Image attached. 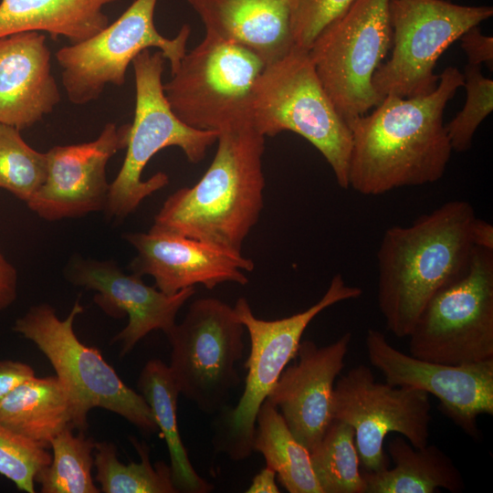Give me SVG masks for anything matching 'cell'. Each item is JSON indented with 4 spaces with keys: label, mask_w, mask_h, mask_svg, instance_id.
Returning a JSON list of instances; mask_svg holds the SVG:
<instances>
[{
    "label": "cell",
    "mask_w": 493,
    "mask_h": 493,
    "mask_svg": "<svg viewBox=\"0 0 493 493\" xmlns=\"http://www.w3.org/2000/svg\"><path fill=\"white\" fill-rule=\"evenodd\" d=\"M17 272L0 251V312L13 304L17 296Z\"/></svg>",
    "instance_id": "cell-36"
},
{
    "label": "cell",
    "mask_w": 493,
    "mask_h": 493,
    "mask_svg": "<svg viewBox=\"0 0 493 493\" xmlns=\"http://www.w3.org/2000/svg\"><path fill=\"white\" fill-rule=\"evenodd\" d=\"M164 61L161 51L152 53L145 49L131 62L135 81L134 118L130 124L122 166L110 184L103 210L108 219L123 220L142 200L168 184L169 177L163 172L148 180L142 179L146 164L161 150L178 147L190 163H198L217 141L218 131L194 129L174 114L163 90Z\"/></svg>",
    "instance_id": "cell-4"
},
{
    "label": "cell",
    "mask_w": 493,
    "mask_h": 493,
    "mask_svg": "<svg viewBox=\"0 0 493 493\" xmlns=\"http://www.w3.org/2000/svg\"><path fill=\"white\" fill-rule=\"evenodd\" d=\"M253 452L264 456L288 492L322 493L309 451L294 437L278 409L267 399L257 414Z\"/></svg>",
    "instance_id": "cell-26"
},
{
    "label": "cell",
    "mask_w": 493,
    "mask_h": 493,
    "mask_svg": "<svg viewBox=\"0 0 493 493\" xmlns=\"http://www.w3.org/2000/svg\"><path fill=\"white\" fill-rule=\"evenodd\" d=\"M251 122L265 137L292 131L306 139L348 189L351 131L320 81L309 51L294 47L267 65L252 96Z\"/></svg>",
    "instance_id": "cell-7"
},
{
    "label": "cell",
    "mask_w": 493,
    "mask_h": 493,
    "mask_svg": "<svg viewBox=\"0 0 493 493\" xmlns=\"http://www.w3.org/2000/svg\"><path fill=\"white\" fill-rule=\"evenodd\" d=\"M365 346L371 364L387 383L435 396L447 417L472 437L479 436L477 417L493 414V359L464 365L421 360L395 349L373 329L366 333Z\"/></svg>",
    "instance_id": "cell-15"
},
{
    "label": "cell",
    "mask_w": 493,
    "mask_h": 493,
    "mask_svg": "<svg viewBox=\"0 0 493 493\" xmlns=\"http://www.w3.org/2000/svg\"><path fill=\"white\" fill-rule=\"evenodd\" d=\"M461 47L467 58V64L480 66L486 64L493 68V38L481 33L478 26L471 27L460 37Z\"/></svg>",
    "instance_id": "cell-34"
},
{
    "label": "cell",
    "mask_w": 493,
    "mask_h": 493,
    "mask_svg": "<svg viewBox=\"0 0 493 493\" xmlns=\"http://www.w3.org/2000/svg\"><path fill=\"white\" fill-rule=\"evenodd\" d=\"M123 238L136 250L129 265L131 273L149 275L167 295L195 285L212 289L225 282L246 285L243 271L255 264L242 254H233L205 242L151 227L148 232L126 233Z\"/></svg>",
    "instance_id": "cell-18"
},
{
    "label": "cell",
    "mask_w": 493,
    "mask_h": 493,
    "mask_svg": "<svg viewBox=\"0 0 493 493\" xmlns=\"http://www.w3.org/2000/svg\"><path fill=\"white\" fill-rule=\"evenodd\" d=\"M471 238L475 247L493 250V226L476 217L471 226Z\"/></svg>",
    "instance_id": "cell-37"
},
{
    "label": "cell",
    "mask_w": 493,
    "mask_h": 493,
    "mask_svg": "<svg viewBox=\"0 0 493 493\" xmlns=\"http://www.w3.org/2000/svg\"><path fill=\"white\" fill-rule=\"evenodd\" d=\"M60 100L51 54L41 32L0 38V123L22 130L51 113Z\"/></svg>",
    "instance_id": "cell-20"
},
{
    "label": "cell",
    "mask_w": 493,
    "mask_h": 493,
    "mask_svg": "<svg viewBox=\"0 0 493 493\" xmlns=\"http://www.w3.org/2000/svg\"><path fill=\"white\" fill-rule=\"evenodd\" d=\"M354 0H290L295 46L309 50L310 45L331 21Z\"/></svg>",
    "instance_id": "cell-33"
},
{
    "label": "cell",
    "mask_w": 493,
    "mask_h": 493,
    "mask_svg": "<svg viewBox=\"0 0 493 493\" xmlns=\"http://www.w3.org/2000/svg\"><path fill=\"white\" fill-rule=\"evenodd\" d=\"M463 84V74L447 67L432 92L412 98L385 96L372 112L349 121V188L380 195L440 180L453 152L443 114Z\"/></svg>",
    "instance_id": "cell-1"
},
{
    "label": "cell",
    "mask_w": 493,
    "mask_h": 493,
    "mask_svg": "<svg viewBox=\"0 0 493 493\" xmlns=\"http://www.w3.org/2000/svg\"><path fill=\"white\" fill-rule=\"evenodd\" d=\"M466 101L462 110L445 125L453 152L467 151L476 131L493 110V80L480 66L467 64L464 69Z\"/></svg>",
    "instance_id": "cell-31"
},
{
    "label": "cell",
    "mask_w": 493,
    "mask_h": 493,
    "mask_svg": "<svg viewBox=\"0 0 493 493\" xmlns=\"http://www.w3.org/2000/svg\"><path fill=\"white\" fill-rule=\"evenodd\" d=\"M493 16L488 5H462L446 0H390L392 54L372 77L383 99L412 98L436 88L435 68L446 49L471 27Z\"/></svg>",
    "instance_id": "cell-10"
},
{
    "label": "cell",
    "mask_w": 493,
    "mask_h": 493,
    "mask_svg": "<svg viewBox=\"0 0 493 493\" xmlns=\"http://www.w3.org/2000/svg\"><path fill=\"white\" fill-rule=\"evenodd\" d=\"M34 376H36L35 370L27 363L13 360H0V400Z\"/></svg>",
    "instance_id": "cell-35"
},
{
    "label": "cell",
    "mask_w": 493,
    "mask_h": 493,
    "mask_svg": "<svg viewBox=\"0 0 493 493\" xmlns=\"http://www.w3.org/2000/svg\"><path fill=\"white\" fill-rule=\"evenodd\" d=\"M158 0H134L110 25L76 44L58 50L62 83L70 102L87 104L97 100L107 85L122 86L132 60L143 50L159 48L170 63L171 74L180 65L191 35L189 25L168 38L154 25Z\"/></svg>",
    "instance_id": "cell-13"
},
{
    "label": "cell",
    "mask_w": 493,
    "mask_h": 493,
    "mask_svg": "<svg viewBox=\"0 0 493 493\" xmlns=\"http://www.w3.org/2000/svg\"><path fill=\"white\" fill-rule=\"evenodd\" d=\"M244 332L234 307L207 297L193 301L166 335L168 366L180 394L200 411L216 414L227 406L240 382L236 363L243 357Z\"/></svg>",
    "instance_id": "cell-11"
},
{
    "label": "cell",
    "mask_w": 493,
    "mask_h": 493,
    "mask_svg": "<svg viewBox=\"0 0 493 493\" xmlns=\"http://www.w3.org/2000/svg\"><path fill=\"white\" fill-rule=\"evenodd\" d=\"M205 36L240 45L267 66L295 47L290 0H187Z\"/></svg>",
    "instance_id": "cell-21"
},
{
    "label": "cell",
    "mask_w": 493,
    "mask_h": 493,
    "mask_svg": "<svg viewBox=\"0 0 493 493\" xmlns=\"http://www.w3.org/2000/svg\"><path fill=\"white\" fill-rule=\"evenodd\" d=\"M129 129L130 124L110 122L94 141L51 148L46 181L26 204L28 208L47 221L103 211L110 184L107 163L126 148Z\"/></svg>",
    "instance_id": "cell-16"
},
{
    "label": "cell",
    "mask_w": 493,
    "mask_h": 493,
    "mask_svg": "<svg viewBox=\"0 0 493 493\" xmlns=\"http://www.w3.org/2000/svg\"><path fill=\"white\" fill-rule=\"evenodd\" d=\"M67 428L50 442L53 455L48 466L36 476L42 493H100L92 477L96 442Z\"/></svg>",
    "instance_id": "cell-28"
},
{
    "label": "cell",
    "mask_w": 493,
    "mask_h": 493,
    "mask_svg": "<svg viewBox=\"0 0 493 493\" xmlns=\"http://www.w3.org/2000/svg\"><path fill=\"white\" fill-rule=\"evenodd\" d=\"M431 408L426 393L377 383L363 364L334 385L332 417L353 428L360 462L370 472L389 467L383 449L389 433L401 434L416 448L428 444Z\"/></svg>",
    "instance_id": "cell-14"
},
{
    "label": "cell",
    "mask_w": 493,
    "mask_h": 493,
    "mask_svg": "<svg viewBox=\"0 0 493 493\" xmlns=\"http://www.w3.org/2000/svg\"><path fill=\"white\" fill-rule=\"evenodd\" d=\"M74 419L68 392L57 376H34L0 400V425L47 449L60 432L75 429Z\"/></svg>",
    "instance_id": "cell-23"
},
{
    "label": "cell",
    "mask_w": 493,
    "mask_h": 493,
    "mask_svg": "<svg viewBox=\"0 0 493 493\" xmlns=\"http://www.w3.org/2000/svg\"><path fill=\"white\" fill-rule=\"evenodd\" d=\"M476 217L468 202L453 200L384 232L376 255L377 302L395 337H408L431 299L467 272Z\"/></svg>",
    "instance_id": "cell-2"
},
{
    "label": "cell",
    "mask_w": 493,
    "mask_h": 493,
    "mask_svg": "<svg viewBox=\"0 0 493 493\" xmlns=\"http://www.w3.org/2000/svg\"><path fill=\"white\" fill-rule=\"evenodd\" d=\"M410 355L447 365L493 359V250L475 247L467 272L427 303Z\"/></svg>",
    "instance_id": "cell-12"
},
{
    "label": "cell",
    "mask_w": 493,
    "mask_h": 493,
    "mask_svg": "<svg viewBox=\"0 0 493 493\" xmlns=\"http://www.w3.org/2000/svg\"><path fill=\"white\" fill-rule=\"evenodd\" d=\"M362 293V288L347 285L343 277L336 274L315 304L301 312L273 320L257 318L245 298L236 300L234 309L250 340V351L245 363L247 373L237 404L232 408L227 405L214 420L212 444L215 453H223L233 461H243L252 455L257 412L287 364L296 357L308 325L327 308L358 299Z\"/></svg>",
    "instance_id": "cell-5"
},
{
    "label": "cell",
    "mask_w": 493,
    "mask_h": 493,
    "mask_svg": "<svg viewBox=\"0 0 493 493\" xmlns=\"http://www.w3.org/2000/svg\"><path fill=\"white\" fill-rule=\"evenodd\" d=\"M51 459L47 448L0 425V475L17 489L35 493L36 476Z\"/></svg>",
    "instance_id": "cell-32"
},
{
    "label": "cell",
    "mask_w": 493,
    "mask_h": 493,
    "mask_svg": "<svg viewBox=\"0 0 493 493\" xmlns=\"http://www.w3.org/2000/svg\"><path fill=\"white\" fill-rule=\"evenodd\" d=\"M65 277L75 286L96 291L93 300L107 315L128 316L125 328L111 340L121 343V357L152 330L167 335L176 324L180 309L195 293L192 287L167 295L146 285L141 276L124 273L112 260L75 257L66 267Z\"/></svg>",
    "instance_id": "cell-17"
},
{
    "label": "cell",
    "mask_w": 493,
    "mask_h": 493,
    "mask_svg": "<svg viewBox=\"0 0 493 493\" xmlns=\"http://www.w3.org/2000/svg\"><path fill=\"white\" fill-rule=\"evenodd\" d=\"M83 310L78 299L67 318L60 320L51 305H34L16 319L13 330L32 341L54 368L71 399L75 429L85 432L89 412L102 408L146 434L155 433L156 422L142 394L122 382L97 348L87 346L75 334L74 320Z\"/></svg>",
    "instance_id": "cell-6"
},
{
    "label": "cell",
    "mask_w": 493,
    "mask_h": 493,
    "mask_svg": "<svg viewBox=\"0 0 493 493\" xmlns=\"http://www.w3.org/2000/svg\"><path fill=\"white\" fill-rule=\"evenodd\" d=\"M351 337L346 332L324 347L309 340L300 341L298 361L283 370L267 397L278 409L294 437L309 452L333 420L335 381L344 368Z\"/></svg>",
    "instance_id": "cell-19"
},
{
    "label": "cell",
    "mask_w": 493,
    "mask_h": 493,
    "mask_svg": "<svg viewBox=\"0 0 493 493\" xmlns=\"http://www.w3.org/2000/svg\"><path fill=\"white\" fill-rule=\"evenodd\" d=\"M47 174V152L30 147L17 128L0 123V188L27 204Z\"/></svg>",
    "instance_id": "cell-30"
},
{
    "label": "cell",
    "mask_w": 493,
    "mask_h": 493,
    "mask_svg": "<svg viewBox=\"0 0 493 493\" xmlns=\"http://www.w3.org/2000/svg\"><path fill=\"white\" fill-rule=\"evenodd\" d=\"M309 456L322 493H364L354 430L350 425L333 419Z\"/></svg>",
    "instance_id": "cell-29"
},
{
    "label": "cell",
    "mask_w": 493,
    "mask_h": 493,
    "mask_svg": "<svg viewBox=\"0 0 493 493\" xmlns=\"http://www.w3.org/2000/svg\"><path fill=\"white\" fill-rule=\"evenodd\" d=\"M119 0H2L0 38L37 31L71 44L94 36L109 25L106 5Z\"/></svg>",
    "instance_id": "cell-22"
},
{
    "label": "cell",
    "mask_w": 493,
    "mask_h": 493,
    "mask_svg": "<svg viewBox=\"0 0 493 493\" xmlns=\"http://www.w3.org/2000/svg\"><path fill=\"white\" fill-rule=\"evenodd\" d=\"M216 142L202 178L172 194L152 227L241 255L264 205L265 136L246 123L220 131Z\"/></svg>",
    "instance_id": "cell-3"
},
{
    "label": "cell",
    "mask_w": 493,
    "mask_h": 493,
    "mask_svg": "<svg viewBox=\"0 0 493 493\" xmlns=\"http://www.w3.org/2000/svg\"><path fill=\"white\" fill-rule=\"evenodd\" d=\"M389 1L354 0L308 50L320 81L346 122L383 100L372 81L392 47Z\"/></svg>",
    "instance_id": "cell-9"
},
{
    "label": "cell",
    "mask_w": 493,
    "mask_h": 493,
    "mask_svg": "<svg viewBox=\"0 0 493 493\" xmlns=\"http://www.w3.org/2000/svg\"><path fill=\"white\" fill-rule=\"evenodd\" d=\"M394 467L362 472L364 493H434L444 488L459 493L465 488L461 472L435 445L416 448L397 436L388 444Z\"/></svg>",
    "instance_id": "cell-24"
},
{
    "label": "cell",
    "mask_w": 493,
    "mask_h": 493,
    "mask_svg": "<svg viewBox=\"0 0 493 493\" xmlns=\"http://www.w3.org/2000/svg\"><path fill=\"white\" fill-rule=\"evenodd\" d=\"M137 387L166 443L172 481L177 492L212 491L213 485L194 470L179 434L176 411L180 392L169 366L159 359L149 360L139 375Z\"/></svg>",
    "instance_id": "cell-25"
},
{
    "label": "cell",
    "mask_w": 493,
    "mask_h": 493,
    "mask_svg": "<svg viewBox=\"0 0 493 493\" xmlns=\"http://www.w3.org/2000/svg\"><path fill=\"white\" fill-rule=\"evenodd\" d=\"M247 493H278L276 484V472L269 467L263 468L255 476L251 485L246 490Z\"/></svg>",
    "instance_id": "cell-38"
},
{
    "label": "cell",
    "mask_w": 493,
    "mask_h": 493,
    "mask_svg": "<svg viewBox=\"0 0 493 493\" xmlns=\"http://www.w3.org/2000/svg\"><path fill=\"white\" fill-rule=\"evenodd\" d=\"M265 67L251 50L205 35L163 84L164 94L183 122L220 132L252 123L253 89Z\"/></svg>",
    "instance_id": "cell-8"
},
{
    "label": "cell",
    "mask_w": 493,
    "mask_h": 493,
    "mask_svg": "<svg viewBox=\"0 0 493 493\" xmlns=\"http://www.w3.org/2000/svg\"><path fill=\"white\" fill-rule=\"evenodd\" d=\"M140 462L121 463L117 457V447L110 442H96L94 450L95 479L104 493H176L171 469L164 462L152 466L150 448L144 442L131 437Z\"/></svg>",
    "instance_id": "cell-27"
}]
</instances>
